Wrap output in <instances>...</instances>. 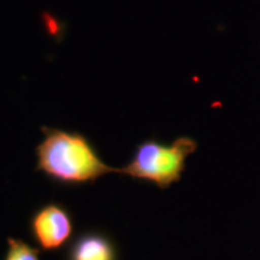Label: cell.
Returning a JSON list of instances; mask_svg holds the SVG:
<instances>
[{
  "label": "cell",
  "instance_id": "cell-5",
  "mask_svg": "<svg viewBox=\"0 0 260 260\" xmlns=\"http://www.w3.org/2000/svg\"><path fill=\"white\" fill-rule=\"evenodd\" d=\"M4 260H40V249L21 239L8 237V251Z\"/></svg>",
  "mask_w": 260,
  "mask_h": 260
},
{
  "label": "cell",
  "instance_id": "cell-3",
  "mask_svg": "<svg viewBox=\"0 0 260 260\" xmlns=\"http://www.w3.org/2000/svg\"><path fill=\"white\" fill-rule=\"evenodd\" d=\"M30 236L41 251L58 252L69 243L75 233L70 211L51 201L35 211L29 220Z\"/></svg>",
  "mask_w": 260,
  "mask_h": 260
},
{
  "label": "cell",
  "instance_id": "cell-4",
  "mask_svg": "<svg viewBox=\"0 0 260 260\" xmlns=\"http://www.w3.org/2000/svg\"><path fill=\"white\" fill-rule=\"evenodd\" d=\"M67 260H118V252L106 234L89 230L74 240Z\"/></svg>",
  "mask_w": 260,
  "mask_h": 260
},
{
  "label": "cell",
  "instance_id": "cell-2",
  "mask_svg": "<svg viewBox=\"0 0 260 260\" xmlns=\"http://www.w3.org/2000/svg\"><path fill=\"white\" fill-rule=\"evenodd\" d=\"M198 148L189 136H180L171 144L148 139L136 146L128 164L119 168V175L151 182L160 189H168L182 178L187 158Z\"/></svg>",
  "mask_w": 260,
  "mask_h": 260
},
{
  "label": "cell",
  "instance_id": "cell-1",
  "mask_svg": "<svg viewBox=\"0 0 260 260\" xmlns=\"http://www.w3.org/2000/svg\"><path fill=\"white\" fill-rule=\"evenodd\" d=\"M44 139L35 148V170L60 186L92 184L109 174H119V168L106 164L95 146L79 132L41 126Z\"/></svg>",
  "mask_w": 260,
  "mask_h": 260
}]
</instances>
